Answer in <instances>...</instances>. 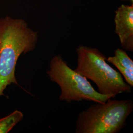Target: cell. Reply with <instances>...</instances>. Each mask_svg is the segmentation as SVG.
Instances as JSON below:
<instances>
[{
    "label": "cell",
    "mask_w": 133,
    "mask_h": 133,
    "mask_svg": "<svg viewBox=\"0 0 133 133\" xmlns=\"http://www.w3.org/2000/svg\"><path fill=\"white\" fill-rule=\"evenodd\" d=\"M38 41V32L23 19L9 16L0 19V97L11 84L19 85L15 75L18 59L33 51Z\"/></svg>",
    "instance_id": "6da1fadb"
},
{
    "label": "cell",
    "mask_w": 133,
    "mask_h": 133,
    "mask_svg": "<svg viewBox=\"0 0 133 133\" xmlns=\"http://www.w3.org/2000/svg\"><path fill=\"white\" fill-rule=\"evenodd\" d=\"M76 51L77 66L74 70L93 81L100 94L115 98L122 93L132 92V87L107 62V58L98 48L79 45Z\"/></svg>",
    "instance_id": "7a4b0ae2"
},
{
    "label": "cell",
    "mask_w": 133,
    "mask_h": 133,
    "mask_svg": "<svg viewBox=\"0 0 133 133\" xmlns=\"http://www.w3.org/2000/svg\"><path fill=\"white\" fill-rule=\"evenodd\" d=\"M91 105L77 117L76 133H117L125 127L133 110L132 99H108Z\"/></svg>",
    "instance_id": "3957f363"
},
{
    "label": "cell",
    "mask_w": 133,
    "mask_h": 133,
    "mask_svg": "<svg viewBox=\"0 0 133 133\" xmlns=\"http://www.w3.org/2000/svg\"><path fill=\"white\" fill-rule=\"evenodd\" d=\"M46 73L50 81L60 87V101L68 103L88 101L104 104L110 98H114L96 90L85 77L71 69L60 55L53 57Z\"/></svg>",
    "instance_id": "277c9868"
},
{
    "label": "cell",
    "mask_w": 133,
    "mask_h": 133,
    "mask_svg": "<svg viewBox=\"0 0 133 133\" xmlns=\"http://www.w3.org/2000/svg\"><path fill=\"white\" fill-rule=\"evenodd\" d=\"M115 33L122 49L133 52V5H121L115 11Z\"/></svg>",
    "instance_id": "5b68a950"
},
{
    "label": "cell",
    "mask_w": 133,
    "mask_h": 133,
    "mask_svg": "<svg viewBox=\"0 0 133 133\" xmlns=\"http://www.w3.org/2000/svg\"><path fill=\"white\" fill-rule=\"evenodd\" d=\"M107 61L116 67L119 72L131 87H133V61L122 49L117 48L114 56L107 58Z\"/></svg>",
    "instance_id": "8992f818"
},
{
    "label": "cell",
    "mask_w": 133,
    "mask_h": 133,
    "mask_svg": "<svg viewBox=\"0 0 133 133\" xmlns=\"http://www.w3.org/2000/svg\"><path fill=\"white\" fill-rule=\"evenodd\" d=\"M24 117L22 112L15 110L12 113L0 119V133H9L14 126L22 120Z\"/></svg>",
    "instance_id": "52a82bcc"
},
{
    "label": "cell",
    "mask_w": 133,
    "mask_h": 133,
    "mask_svg": "<svg viewBox=\"0 0 133 133\" xmlns=\"http://www.w3.org/2000/svg\"><path fill=\"white\" fill-rule=\"evenodd\" d=\"M130 1H132V2H133V0H130Z\"/></svg>",
    "instance_id": "ba28073f"
}]
</instances>
